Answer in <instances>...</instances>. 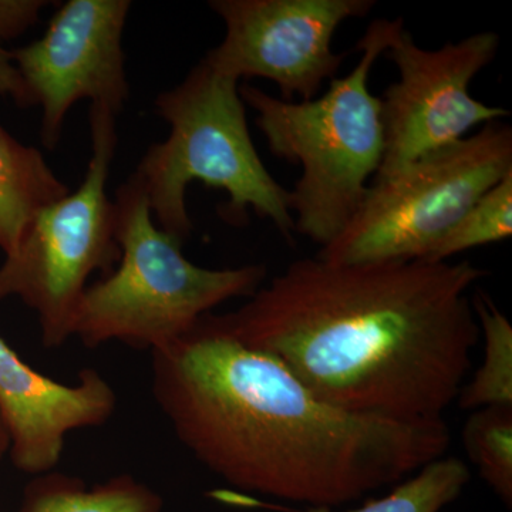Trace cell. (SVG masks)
<instances>
[{
	"instance_id": "obj_9",
	"label": "cell",
	"mask_w": 512,
	"mask_h": 512,
	"mask_svg": "<svg viewBox=\"0 0 512 512\" xmlns=\"http://www.w3.org/2000/svg\"><path fill=\"white\" fill-rule=\"evenodd\" d=\"M225 23L221 45L205 63L231 79H266L279 99H315L325 80L335 79L348 53L332 40L345 20L365 18L375 0H211Z\"/></svg>"
},
{
	"instance_id": "obj_17",
	"label": "cell",
	"mask_w": 512,
	"mask_h": 512,
	"mask_svg": "<svg viewBox=\"0 0 512 512\" xmlns=\"http://www.w3.org/2000/svg\"><path fill=\"white\" fill-rule=\"evenodd\" d=\"M511 235L512 171L474 202L424 261L447 262L460 252L501 242Z\"/></svg>"
},
{
	"instance_id": "obj_14",
	"label": "cell",
	"mask_w": 512,
	"mask_h": 512,
	"mask_svg": "<svg viewBox=\"0 0 512 512\" xmlns=\"http://www.w3.org/2000/svg\"><path fill=\"white\" fill-rule=\"evenodd\" d=\"M474 313L484 336V357L473 379L458 393L464 410L488 406H512V326L487 293L476 292Z\"/></svg>"
},
{
	"instance_id": "obj_11",
	"label": "cell",
	"mask_w": 512,
	"mask_h": 512,
	"mask_svg": "<svg viewBox=\"0 0 512 512\" xmlns=\"http://www.w3.org/2000/svg\"><path fill=\"white\" fill-rule=\"evenodd\" d=\"M117 396L97 370L84 369L64 384L30 367L0 336V412L9 431V457L26 474L52 471L67 434L103 426Z\"/></svg>"
},
{
	"instance_id": "obj_7",
	"label": "cell",
	"mask_w": 512,
	"mask_h": 512,
	"mask_svg": "<svg viewBox=\"0 0 512 512\" xmlns=\"http://www.w3.org/2000/svg\"><path fill=\"white\" fill-rule=\"evenodd\" d=\"M89 120L92 157L83 183L43 208L19 248L0 265V301L15 296L37 313L46 349L73 338L90 276L111 274L121 256L116 208L107 195L117 147L116 114L92 104Z\"/></svg>"
},
{
	"instance_id": "obj_8",
	"label": "cell",
	"mask_w": 512,
	"mask_h": 512,
	"mask_svg": "<svg viewBox=\"0 0 512 512\" xmlns=\"http://www.w3.org/2000/svg\"><path fill=\"white\" fill-rule=\"evenodd\" d=\"M498 47L497 33L481 32L440 49H423L404 26L397 30L384 55L400 77L380 97L384 153L375 180L463 140L474 127L510 117L504 107L487 106L468 92Z\"/></svg>"
},
{
	"instance_id": "obj_2",
	"label": "cell",
	"mask_w": 512,
	"mask_h": 512,
	"mask_svg": "<svg viewBox=\"0 0 512 512\" xmlns=\"http://www.w3.org/2000/svg\"><path fill=\"white\" fill-rule=\"evenodd\" d=\"M151 355L153 396L175 436L239 490L332 510L400 483L451 444L444 419L394 420L323 402L211 313Z\"/></svg>"
},
{
	"instance_id": "obj_5",
	"label": "cell",
	"mask_w": 512,
	"mask_h": 512,
	"mask_svg": "<svg viewBox=\"0 0 512 512\" xmlns=\"http://www.w3.org/2000/svg\"><path fill=\"white\" fill-rule=\"evenodd\" d=\"M121 256L113 272L87 286L73 336L86 348L121 342L163 349L184 338L202 316L235 298H251L266 266L210 269L192 264L184 242L157 227L146 192L131 175L114 198Z\"/></svg>"
},
{
	"instance_id": "obj_18",
	"label": "cell",
	"mask_w": 512,
	"mask_h": 512,
	"mask_svg": "<svg viewBox=\"0 0 512 512\" xmlns=\"http://www.w3.org/2000/svg\"><path fill=\"white\" fill-rule=\"evenodd\" d=\"M47 5L46 0H0V45L36 25Z\"/></svg>"
},
{
	"instance_id": "obj_12",
	"label": "cell",
	"mask_w": 512,
	"mask_h": 512,
	"mask_svg": "<svg viewBox=\"0 0 512 512\" xmlns=\"http://www.w3.org/2000/svg\"><path fill=\"white\" fill-rule=\"evenodd\" d=\"M69 192L39 150L0 126V249L6 256L19 248L36 215Z\"/></svg>"
},
{
	"instance_id": "obj_3",
	"label": "cell",
	"mask_w": 512,
	"mask_h": 512,
	"mask_svg": "<svg viewBox=\"0 0 512 512\" xmlns=\"http://www.w3.org/2000/svg\"><path fill=\"white\" fill-rule=\"evenodd\" d=\"M402 18L376 19L357 42L359 63L332 79L323 96L286 101L258 87L241 86L245 104L275 157L302 168L291 191L295 232L320 247L338 237L365 197L370 175L384 153L382 101L370 93L369 77L386 52Z\"/></svg>"
},
{
	"instance_id": "obj_16",
	"label": "cell",
	"mask_w": 512,
	"mask_h": 512,
	"mask_svg": "<svg viewBox=\"0 0 512 512\" xmlns=\"http://www.w3.org/2000/svg\"><path fill=\"white\" fill-rule=\"evenodd\" d=\"M463 443L481 478L511 507L512 406L474 410L464 424Z\"/></svg>"
},
{
	"instance_id": "obj_15",
	"label": "cell",
	"mask_w": 512,
	"mask_h": 512,
	"mask_svg": "<svg viewBox=\"0 0 512 512\" xmlns=\"http://www.w3.org/2000/svg\"><path fill=\"white\" fill-rule=\"evenodd\" d=\"M470 477L467 464L460 458H436L417 470L414 476L400 481L386 497L366 501L362 507L346 512H440L441 508L457 500ZM275 508L289 512H333L330 508L306 511Z\"/></svg>"
},
{
	"instance_id": "obj_19",
	"label": "cell",
	"mask_w": 512,
	"mask_h": 512,
	"mask_svg": "<svg viewBox=\"0 0 512 512\" xmlns=\"http://www.w3.org/2000/svg\"><path fill=\"white\" fill-rule=\"evenodd\" d=\"M0 96L12 97L20 107H26L25 87L15 63L12 53L0 45Z\"/></svg>"
},
{
	"instance_id": "obj_13",
	"label": "cell",
	"mask_w": 512,
	"mask_h": 512,
	"mask_svg": "<svg viewBox=\"0 0 512 512\" xmlns=\"http://www.w3.org/2000/svg\"><path fill=\"white\" fill-rule=\"evenodd\" d=\"M163 497L130 474L89 487L79 477L47 471L26 487L19 512H161Z\"/></svg>"
},
{
	"instance_id": "obj_6",
	"label": "cell",
	"mask_w": 512,
	"mask_h": 512,
	"mask_svg": "<svg viewBox=\"0 0 512 512\" xmlns=\"http://www.w3.org/2000/svg\"><path fill=\"white\" fill-rule=\"evenodd\" d=\"M512 171V130L485 124L396 174L379 178L338 237L320 248L330 264L424 261L474 202Z\"/></svg>"
},
{
	"instance_id": "obj_4",
	"label": "cell",
	"mask_w": 512,
	"mask_h": 512,
	"mask_svg": "<svg viewBox=\"0 0 512 512\" xmlns=\"http://www.w3.org/2000/svg\"><path fill=\"white\" fill-rule=\"evenodd\" d=\"M238 83L201 60L183 82L157 96L156 111L170 136L148 148L131 175L146 192L157 227L180 241L192 232V181L227 192L220 215L228 224H247L252 208L293 241L291 191L272 177L256 151Z\"/></svg>"
},
{
	"instance_id": "obj_10",
	"label": "cell",
	"mask_w": 512,
	"mask_h": 512,
	"mask_svg": "<svg viewBox=\"0 0 512 512\" xmlns=\"http://www.w3.org/2000/svg\"><path fill=\"white\" fill-rule=\"evenodd\" d=\"M130 0H69L45 35L13 50L26 107L42 109V143L53 150L67 113L80 100L119 114L130 97L123 33Z\"/></svg>"
},
{
	"instance_id": "obj_20",
	"label": "cell",
	"mask_w": 512,
	"mask_h": 512,
	"mask_svg": "<svg viewBox=\"0 0 512 512\" xmlns=\"http://www.w3.org/2000/svg\"><path fill=\"white\" fill-rule=\"evenodd\" d=\"M9 448V431L8 427H6L5 419H3V414L0 412V464H2L6 454H9Z\"/></svg>"
},
{
	"instance_id": "obj_1",
	"label": "cell",
	"mask_w": 512,
	"mask_h": 512,
	"mask_svg": "<svg viewBox=\"0 0 512 512\" xmlns=\"http://www.w3.org/2000/svg\"><path fill=\"white\" fill-rule=\"evenodd\" d=\"M470 261L293 262L237 311L229 335L276 357L316 397L394 420L443 419L480 340Z\"/></svg>"
}]
</instances>
